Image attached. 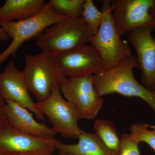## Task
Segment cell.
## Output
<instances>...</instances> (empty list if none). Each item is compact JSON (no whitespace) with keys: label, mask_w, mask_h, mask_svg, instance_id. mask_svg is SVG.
Here are the masks:
<instances>
[{"label":"cell","mask_w":155,"mask_h":155,"mask_svg":"<svg viewBox=\"0 0 155 155\" xmlns=\"http://www.w3.org/2000/svg\"><path fill=\"white\" fill-rule=\"evenodd\" d=\"M136 57L131 55L114 67L94 75V84L100 97L118 94L124 96L137 97L144 101L155 113V96L152 91L139 83L133 74L137 67Z\"/></svg>","instance_id":"cell-1"},{"label":"cell","mask_w":155,"mask_h":155,"mask_svg":"<svg viewBox=\"0 0 155 155\" xmlns=\"http://www.w3.org/2000/svg\"><path fill=\"white\" fill-rule=\"evenodd\" d=\"M92 36L83 18H71L47 28L38 38L36 45L42 51L57 56L87 44Z\"/></svg>","instance_id":"cell-2"},{"label":"cell","mask_w":155,"mask_h":155,"mask_svg":"<svg viewBox=\"0 0 155 155\" xmlns=\"http://www.w3.org/2000/svg\"><path fill=\"white\" fill-rule=\"evenodd\" d=\"M22 70L30 92L37 103L47 99L54 85H60L67 78L61 71L55 56L42 51L37 54L25 55Z\"/></svg>","instance_id":"cell-3"},{"label":"cell","mask_w":155,"mask_h":155,"mask_svg":"<svg viewBox=\"0 0 155 155\" xmlns=\"http://www.w3.org/2000/svg\"><path fill=\"white\" fill-rule=\"evenodd\" d=\"M71 18L56 13L49 2L38 14L25 20L7 22L0 25L5 32L12 39L11 44L0 54V64L14 56L25 42L38 38L51 25Z\"/></svg>","instance_id":"cell-4"},{"label":"cell","mask_w":155,"mask_h":155,"mask_svg":"<svg viewBox=\"0 0 155 155\" xmlns=\"http://www.w3.org/2000/svg\"><path fill=\"white\" fill-rule=\"evenodd\" d=\"M102 2L103 20L97 32L89 43L97 50L108 68L116 66L122 60L132 55L127 41L122 39L117 30L113 18L110 2Z\"/></svg>","instance_id":"cell-5"},{"label":"cell","mask_w":155,"mask_h":155,"mask_svg":"<svg viewBox=\"0 0 155 155\" xmlns=\"http://www.w3.org/2000/svg\"><path fill=\"white\" fill-rule=\"evenodd\" d=\"M61 92L59 85H54L47 99L35 103V106L48 117L57 133L67 138H78L81 130L78 124L79 114L71 103L63 98Z\"/></svg>","instance_id":"cell-6"},{"label":"cell","mask_w":155,"mask_h":155,"mask_svg":"<svg viewBox=\"0 0 155 155\" xmlns=\"http://www.w3.org/2000/svg\"><path fill=\"white\" fill-rule=\"evenodd\" d=\"M93 76L67 78L60 85L64 97L75 107L80 119H95L104 101L97 93Z\"/></svg>","instance_id":"cell-7"},{"label":"cell","mask_w":155,"mask_h":155,"mask_svg":"<svg viewBox=\"0 0 155 155\" xmlns=\"http://www.w3.org/2000/svg\"><path fill=\"white\" fill-rule=\"evenodd\" d=\"M55 139L39 138L17 130L8 121L0 125V154L51 155L55 151Z\"/></svg>","instance_id":"cell-8"},{"label":"cell","mask_w":155,"mask_h":155,"mask_svg":"<svg viewBox=\"0 0 155 155\" xmlns=\"http://www.w3.org/2000/svg\"><path fill=\"white\" fill-rule=\"evenodd\" d=\"M56 57L67 78L94 75L108 68L97 50L90 43Z\"/></svg>","instance_id":"cell-9"},{"label":"cell","mask_w":155,"mask_h":155,"mask_svg":"<svg viewBox=\"0 0 155 155\" xmlns=\"http://www.w3.org/2000/svg\"><path fill=\"white\" fill-rule=\"evenodd\" d=\"M113 18L120 36L130 31L152 25L150 11L154 0L110 1Z\"/></svg>","instance_id":"cell-10"},{"label":"cell","mask_w":155,"mask_h":155,"mask_svg":"<svg viewBox=\"0 0 155 155\" xmlns=\"http://www.w3.org/2000/svg\"><path fill=\"white\" fill-rule=\"evenodd\" d=\"M152 25L130 31L127 38L136 52L137 67L140 69L143 85L151 91L155 84V39Z\"/></svg>","instance_id":"cell-11"},{"label":"cell","mask_w":155,"mask_h":155,"mask_svg":"<svg viewBox=\"0 0 155 155\" xmlns=\"http://www.w3.org/2000/svg\"><path fill=\"white\" fill-rule=\"evenodd\" d=\"M0 92L4 99L11 100L35 114L44 121L45 116L35 106L30 94L22 71L17 69L14 61H9L4 71L0 73Z\"/></svg>","instance_id":"cell-12"},{"label":"cell","mask_w":155,"mask_h":155,"mask_svg":"<svg viewBox=\"0 0 155 155\" xmlns=\"http://www.w3.org/2000/svg\"><path fill=\"white\" fill-rule=\"evenodd\" d=\"M7 120L19 131L39 138L52 139L57 132L52 127L37 122L28 109L11 100H6Z\"/></svg>","instance_id":"cell-13"},{"label":"cell","mask_w":155,"mask_h":155,"mask_svg":"<svg viewBox=\"0 0 155 155\" xmlns=\"http://www.w3.org/2000/svg\"><path fill=\"white\" fill-rule=\"evenodd\" d=\"M76 144H67L56 140V149L71 155H117L112 152L100 140L96 134L81 130Z\"/></svg>","instance_id":"cell-14"},{"label":"cell","mask_w":155,"mask_h":155,"mask_svg":"<svg viewBox=\"0 0 155 155\" xmlns=\"http://www.w3.org/2000/svg\"><path fill=\"white\" fill-rule=\"evenodd\" d=\"M45 5L43 0H7L0 8V25L33 17L41 12Z\"/></svg>","instance_id":"cell-15"},{"label":"cell","mask_w":155,"mask_h":155,"mask_svg":"<svg viewBox=\"0 0 155 155\" xmlns=\"http://www.w3.org/2000/svg\"><path fill=\"white\" fill-rule=\"evenodd\" d=\"M96 134L105 146L112 152L118 153L120 139L114 123L109 120L96 119L94 123Z\"/></svg>","instance_id":"cell-16"},{"label":"cell","mask_w":155,"mask_h":155,"mask_svg":"<svg viewBox=\"0 0 155 155\" xmlns=\"http://www.w3.org/2000/svg\"><path fill=\"white\" fill-rule=\"evenodd\" d=\"M86 0H50L49 1L56 13L71 18L81 17Z\"/></svg>","instance_id":"cell-17"},{"label":"cell","mask_w":155,"mask_h":155,"mask_svg":"<svg viewBox=\"0 0 155 155\" xmlns=\"http://www.w3.org/2000/svg\"><path fill=\"white\" fill-rule=\"evenodd\" d=\"M130 131L129 136L134 141L138 144L146 143L155 152V125L134 123L130 126Z\"/></svg>","instance_id":"cell-18"},{"label":"cell","mask_w":155,"mask_h":155,"mask_svg":"<svg viewBox=\"0 0 155 155\" xmlns=\"http://www.w3.org/2000/svg\"><path fill=\"white\" fill-rule=\"evenodd\" d=\"M103 16V12L97 8L92 0H86L81 17L90 28L92 36L97 32L101 24Z\"/></svg>","instance_id":"cell-19"},{"label":"cell","mask_w":155,"mask_h":155,"mask_svg":"<svg viewBox=\"0 0 155 155\" xmlns=\"http://www.w3.org/2000/svg\"><path fill=\"white\" fill-rule=\"evenodd\" d=\"M120 139V149L117 155H140L139 144L130 138L129 134H123Z\"/></svg>","instance_id":"cell-20"},{"label":"cell","mask_w":155,"mask_h":155,"mask_svg":"<svg viewBox=\"0 0 155 155\" xmlns=\"http://www.w3.org/2000/svg\"><path fill=\"white\" fill-rule=\"evenodd\" d=\"M7 121L6 101L0 92V125Z\"/></svg>","instance_id":"cell-21"},{"label":"cell","mask_w":155,"mask_h":155,"mask_svg":"<svg viewBox=\"0 0 155 155\" xmlns=\"http://www.w3.org/2000/svg\"><path fill=\"white\" fill-rule=\"evenodd\" d=\"M150 15L151 19L153 28L155 29V0H154L153 5L150 10Z\"/></svg>","instance_id":"cell-22"},{"label":"cell","mask_w":155,"mask_h":155,"mask_svg":"<svg viewBox=\"0 0 155 155\" xmlns=\"http://www.w3.org/2000/svg\"><path fill=\"white\" fill-rule=\"evenodd\" d=\"M9 38L8 35L0 27V39H1V41H5L8 40Z\"/></svg>","instance_id":"cell-23"},{"label":"cell","mask_w":155,"mask_h":155,"mask_svg":"<svg viewBox=\"0 0 155 155\" xmlns=\"http://www.w3.org/2000/svg\"><path fill=\"white\" fill-rule=\"evenodd\" d=\"M151 91H153V94H154L155 96V84L154 85Z\"/></svg>","instance_id":"cell-24"},{"label":"cell","mask_w":155,"mask_h":155,"mask_svg":"<svg viewBox=\"0 0 155 155\" xmlns=\"http://www.w3.org/2000/svg\"><path fill=\"white\" fill-rule=\"evenodd\" d=\"M51 155H53L51 154ZM58 155H71L69 154L64 153H60V154H59Z\"/></svg>","instance_id":"cell-25"},{"label":"cell","mask_w":155,"mask_h":155,"mask_svg":"<svg viewBox=\"0 0 155 155\" xmlns=\"http://www.w3.org/2000/svg\"><path fill=\"white\" fill-rule=\"evenodd\" d=\"M0 155H10V154H0Z\"/></svg>","instance_id":"cell-26"},{"label":"cell","mask_w":155,"mask_h":155,"mask_svg":"<svg viewBox=\"0 0 155 155\" xmlns=\"http://www.w3.org/2000/svg\"><path fill=\"white\" fill-rule=\"evenodd\" d=\"M0 41H1V39H0Z\"/></svg>","instance_id":"cell-27"}]
</instances>
